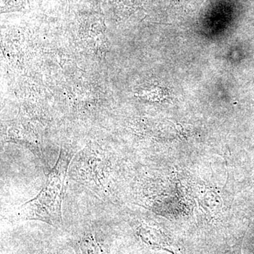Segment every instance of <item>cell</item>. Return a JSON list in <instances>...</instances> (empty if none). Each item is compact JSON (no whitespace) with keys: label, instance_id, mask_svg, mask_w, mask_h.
<instances>
[{"label":"cell","instance_id":"1","mask_svg":"<svg viewBox=\"0 0 254 254\" xmlns=\"http://www.w3.org/2000/svg\"><path fill=\"white\" fill-rule=\"evenodd\" d=\"M71 160L69 155L61 150L41 191L34 198L14 209L10 215L11 218L15 220H40L53 226L60 225L65 180Z\"/></svg>","mask_w":254,"mask_h":254}]
</instances>
